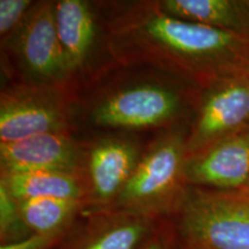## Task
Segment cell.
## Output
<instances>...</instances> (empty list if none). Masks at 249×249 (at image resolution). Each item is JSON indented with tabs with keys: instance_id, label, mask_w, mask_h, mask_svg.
Returning <instances> with one entry per match:
<instances>
[{
	"instance_id": "cell-17",
	"label": "cell",
	"mask_w": 249,
	"mask_h": 249,
	"mask_svg": "<svg viewBox=\"0 0 249 249\" xmlns=\"http://www.w3.org/2000/svg\"><path fill=\"white\" fill-rule=\"evenodd\" d=\"M34 4L30 0H0V35L7 42L22 24Z\"/></svg>"
},
{
	"instance_id": "cell-16",
	"label": "cell",
	"mask_w": 249,
	"mask_h": 249,
	"mask_svg": "<svg viewBox=\"0 0 249 249\" xmlns=\"http://www.w3.org/2000/svg\"><path fill=\"white\" fill-rule=\"evenodd\" d=\"M29 232L21 216L18 201L0 182V235L2 242L5 241L2 245L23 240L28 238L24 234Z\"/></svg>"
},
{
	"instance_id": "cell-11",
	"label": "cell",
	"mask_w": 249,
	"mask_h": 249,
	"mask_svg": "<svg viewBox=\"0 0 249 249\" xmlns=\"http://www.w3.org/2000/svg\"><path fill=\"white\" fill-rule=\"evenodd\" d=\"M55 27L70 74L86 65L96 38V21L88 2L55 1Z\"/></svg>"
},
{
	"instance_id": "cell-12",
	"label": "cell",
	"mask_w": 249,
	"mask_h": 249,
	"mask_svg": "<svg viewBox=\"0 0 249 249\" xmlns=\"http://www.w3.org/2000/svg\"><path fill=\"white\" fill-rule=\"evenodd\" d=\"M165 13L249 39V0H164Z\"/></svg>"
},
{
	"instance_id": "cell-15",
	"label": "cell",
	"mask_w": 249,
	"mask_h": 249,
	"mask_svg": "<svg viewBox=\"0 0 249 249\" xmlns=\"http://www.w3.org/2000/svg\"><path fill=\"white\" fill-rule=\"evenodd\" d=\"M18 203L28 230L48 236L60 235L83 205L82 201L64 198H27Z\"/></svg>"
},
{
	"instance_id": "cell-21",
	"label": "cell",
	"mask_w": 249,
	"mask_h": 249,
	"mask_svg": "<svg viewBox=\"0 0 249 249\" xmlns=\"http://www.w3.org/2000/svg\"><path fill=\"white\" fill-rule=\"evenodd\" d=\"M247 75L249 76V65H248V71H247Z\"/></svg>"
},
{
	"instance_id": "cell-3",
	"label": "cell",
	"mask_w": 249,
	"mask_h": 249,
	"mask_svg": "<svg viewBox=\"0 0 249 249\" xmlns=\"http://www.w3.org/2000/svg\"><path fill=\"white\" fill-rule=\"evenodd\" d=\"M186 142L181 133H170L157 140L141 156L114 202L117 210L149 218L174 213L188 187L185 179Z\"/></svg>"
},
{
	"instance_id": "cell-8",
	"label": "cell",
	"mask_w": 249,
	"mask_h": 249,
	"mask_svg": "<svg viewBox=\"0 0 249 249\" xmlns=\"http://www.w3.org/2000/svg\"><path fill=\"white\" fill-rule=\"evenodd\" d=\"M188 186L213 191H241L249 180V130L187 155Z\"/></svg>"
},
{
	"instance_id": "cell-6",
	"label": "cell",
	"mask_w": 249,
	"mask_h": 249,
	"mask_svg": "<svg viewBox=\"0 0 249 249\" xmlns=\"http://www.w3.org/2000/svg\"><path fill=\"white\" fill-rule=\"evenodd\" d=\"M191 134L188 155L249 130V76L225 77L207 87Z\"/></svg>"
},
{
	"instance_id": "cell-9",
	"label": "cell",
	"mask_w": 249,
	"mask_h": 249,
	"mask_svg": "<svg viewBox=\"0 0 249 249\" xmlns=\"http://www.w3.org/2000/svg\"><path fill=\"white\" fill-rule=\"evenodd\" d=\"M87 157L66 132L40 134L0 144L1 173L52 170L81 176L87 167Z\"/></svg>"
},
{
	"instance_id": "cell-19",
	"label": "cell",
	"mask_w": 249,
	"mask_h": 249,
	"mask_svg": "<svg viewBox=\"0 0 249 249\" xmlns=\"http://www.w3.org/2000/svg\"><path fill=\"white\" fill-rule=\"evenodd\" d=\"M139 249H167L166 240L163 235H155L154 238L149 236Z\"/></svg>"
},
{
	"instance_id": "cell-20",
	"label": "cell",
	"mask_w": 249,
	"mask_h": 249,
	"mask_svg": "<svg viewBox=\"0 0 249 249\" xmlns=\"http://www.w3.org/2000/svg\"><path fill=\"white\" fill-rule=\"evenodd\" d=\"M245 189H246V191L249 192V180H248V182H247V186L245 187Z\"/></svg>"
},
{
	"instance_id": "cell-2",
	"label": "cell",
	"mask_w": 249,
	"mask_h": 249,
	"mask_svg": "<svg viewBox=\"0 0 249 249\" xmlns=\"http://www.w3.org/2000/svg\"><path fill=\"white\" fill-rule=\"evenodd\" d=\"M180 249H249V192L187 187L174 211Z\"/></svg>"
},
{
	"instance_id": "cell-10",
	"label": "cell",
	"mask_w": 249,
	"mask_h": 249,
	"mask_svg": "<svg viewBox=\"0 0 249 249\" xmlns=\"http://www.w3.org/2000/svg\"><path fill=\"white\" fill-rule=\"evenodd\" d=\"M139 149L123 139L96 142L87 157L89 200L97 207H111L138 165Z\"/></svg>"
},
{
	"instance_id": "cell-13",
	"label": "cell",
	"mask_w": 249,
	"mask_h": 249,
	"mask_svg": "<svg viewBox=\"0 0 249 249\" xmlns=\"http://www.w3.org/2000/svg\"><path fill=\"white\" fill-rule=\"evenodd\" d=\"M0 182L15 200L27 198H64L85 201L88 183L79 174L52 170H27L1 173Z\"/></svg>"
},
{
	"instance_id": "cell-5",
	"label": "cell",
	"mask_w": 249,
	"mask_h": 249,
	"mask_svg": "<svg viewBox=\"0 0 249 249\" xmlns=\"http://www.w3.org/2000/svg\"><path fill=\"white\" fill-rule=\"evenodd\" d=\"M70 124V107L48 86L13 87L0 98V144L46 133H64Z\"/></svg>"
},
{
	"instance_id": "cell-7",
	"label": "cell",
	"mask_w": 249,
	"mask_h": 249,
	"mask_svg": "<svg viewBox=\"0 0 249 249\" xmlns=\"http://www.w3.org/2000/svg\"><path fill=\"white\" fill-rule=\"evenodd\" d=\"M181 108V97L173 89L160 85H139L103 98L93 107L92 120L107 128H154L176 119Z\"/></svg>"
},
{
	"instance_id": "cell-1",
	"label": "cell",
	"mask_w": 249,
	"mask_h": 249,
	"mask_svg": "<svg viewBox=\"0 0 249 249\" xmlns=\"http://www.w3.org/2000/svg\"><path fill=\"white\" fill-rule=\"evenodd\" d=\"M112 53L201 85L247 74L249 39L165 13L158 2L134 4L107 23Z\"/></svg>"
},
{
	"instance_id": "cell-4",
	"label": "cell",
	"mask_w": 249,
	"mask_h": 249,
	"mask_svg": "<svg viewBox=\"0 0 249 249\" xmlns=\"http://www.w3.org/2000/svg\"><path fill=\"white\" fill-rule=\"evenodd\" d=\"M6 45L37 86L57 87L70 79L55 27V2L39 1L31 6Z\"/></svg>"
},
{
	"instance_id": "cell-14",
	"label": "cell",
	"mask_w": 249,
	"mask_h": 249,
	"mask_svg": "<svg viewBox=\"0 0 249 249\" xmlns=\"http://www.w3.org/2000/svg\"><path fill=\"white\" fill-rule=\"evenodd\" d=\"M151 219L121 210L103 214L74 249H136L149 238Z\"/></svg>"
},
{
	"instance_id": "cell-18",
	"label": "cell",
	"mask_w": 249,
	"mask_h": 249,
	"mask_svg": "<svg viewBox=\"0 0 249 249\" xmlns=\"http://www.w3.org/2000/svg\"><path fill=\"white\" fill-rule=\"evenodd\" d=\"M58 236L31 234L23 240L1 245L0 249H48L50 246L54 244Z\"/></svg>"
}]
</instances>
